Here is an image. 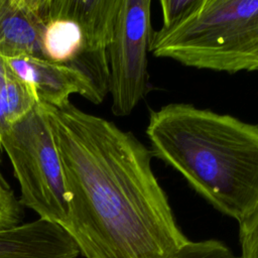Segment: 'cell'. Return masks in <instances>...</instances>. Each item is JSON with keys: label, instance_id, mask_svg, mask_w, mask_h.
Masks as SVG:
<instances>
[{"label": "cell", "instance_id": "cell-1", "mask_svg": "<svg viewBox=\"0 0 258 258\" xmlns=\"http://www.w3.org/2000/svg\"><path fill=\"white\" fill-rule=\"evenodd\" d=\"M69 190L63 231L85 258H170L189 240L135 134L71 101L39 103Z\"/></svg>", "mask_w": 258, "mask_h": 258}, {"label": "cell", "instance_id": "cell-11", "mask_svg": "<svg viewBox=\"0 0 258 258\" xmlns=\"http://www.w3.org/2000/svg\"><path fill=\"white\" fill-rule=\"evenodd\" d=\"M1 150L0 147V230H4L23 223L24 208L3 175L1 170Z\"/></svg>", "mask_w": 258, "mask_h": 258}, {"label": "cell", "instance_id": "cell-3", "mask_svg": "<svg viewBox=\"0 0 258 258\" xmlns=\"http://www.w3.org/2000/svg\"><path fill=\"white\" fill-rule=\"evenodd\" d=\"M150 52L198 70L258 72V0H197L177 23L153 31Z\"/></svg>", "mask_w": 258, "mask_h": 258}, {"label": "cell", "instance_id": "cell-10", "mask_svg": "<svg viewBox=\"0 0 258 258\" xmlns=\"http://www.w3.org/2000/svg\"><path fill=\"white\" fill-rule=\"evenodd\" d=\"M39 102L30 87L0 53V139L6 129Z\"/></svg>", "mask_w": 258, "mask_h": 258}, {"label": "cell", "instance_id": "cell-9", "mask_svg": "<svg viewBox=\"0 0 258 258\" xmlns=\"http://www.w3.org/2000/svg\"><path fill=\"white\" fill-rule=\"evenodd\" d=\"M43 0H9L0 18V53L41 57Z\"/></svg>", "mask_w": 258, "mask_h": 258}, {"label": "cell", "instance_id": "cell-5", "mask_svg": "<svg viewBox=\"0 0 258 258\" xmlns=\"http://www.w3.org/2000/svg\"><path fill=\"white\" fill-rule=\"evenodd\" d=\"M0 147L18 181L22 207L63 230L69 218V190L55 138L39 103L6 129Z\"/></svg>", "mask_w": 258, "mask_h": 258}, {"label": "cell", "instance_id": "cell-7", "mask_svg": "<svg viewBox=\"0 0 258 258\" xmlns=\"http://www.w3.org/2000/svg\"><path fill=\"white\" fill-rule=\"evenodd\" d=\"M7 59L14 72L33 91L39 103L60 106L70 101V96L74 94L96 105L104 101L88 78L68 66L36 56Z\"/></svg>", "mask_w": 258, "mask_h": 258}, {"label": "cell", "instance_id": "cell-14", "mask_svg": "<svg viewBox=\"0 0 258 258\" xmlns=\"http://www.w3.org/2000/svg\"><path fill=\"white\" fill-rule=\"evenodd\" d=\"M197 0H161L162 23L160 29H166L177 23L194 7Z\"/></svg>", "mask_w": 258, "mask_h": 258}, {"label": "cell", "instance_id": "cell-8", "mask_svg": "<svg viewBox=\"0 0 258 258\" xmlns=\"http://www.w3.org/2000/svg\"><path fill=\"white\" fill-rule=\"evenodd\" d=\"M80 251L58 226L36 219L0 230V258H77Z\"/></svg>", "mask_w": 258, "mask_h": 258}, {"label": "cell", "instance_id": "cell-2", "mask_svg": "<svg viewBox=\"0 0 258 258\" xmlns=\"http://www.w3.org/2000/svg\"><path fill=\"white\" fill-rule=\"evenodd\" d=\"M152 156L221 214L241 221L258 201V124L188 103L152 110Z\"/></svg>", "mask_w": 258, "mask_h": 258}, {"label": "cell", "instance_id": "cell-12", "mask_svg": "<svg viewBox=\"0 0 258 258\" xmlns=\"http://www.w3.org/2000/svg\"><path fill=\"white\" fill-rule=\"evenodd\" d=\"M170 258H235L232 250L215 239L188 241Z\"/></svg>", "mask_w": 258, "mask_h": 258}, {"label": "cell", "instance_id": "cell-13", "mask_svg": "<svg viewBox=\"0 0 258 258\" xmlns=\"http://www.w3.org/2000/svg\"><path fill=\"white\" fill-rule=\"evenodd\" d=\"M238 223L242 258H258V201Z\"/></svg>", "mask_w": 258, "mask_h": 258}, {"label": "cell", "instance_id": "cell-4", "mask_svg": "<svg viewBox=\"0 0 258 258\" xmlns=\"http://www.w3.org/2000/svg\"><path fill=\"white\" fill-rule=\"evenodd\" d=\"M119 0H43L41 57L83 74L109 95L108 46Z\"/></svg>", "mask_w": 258, "mask_h": 258}, {"label": "cell", "instance_id": "cell-15", "mask_svg": "<svg viewBox=\"0 0 258 258\" xmlns=\"http://www.w3.org/2000/svg\"><path fill=\"white\" fill-rule=\"evenodd\" d=\"M8 1L9 0H0V18L3 15V13L5 12L7 5H8Z\"/></svg>", "mask_w": 258, "mask_h": 258}, {"label": "cell", "instance_id": "cell-6", "mask_svg": "<svg viewBox=\"0 0 258 258\" xmlns=\"http://www.w3.org/2000/svg\"><path fill=\"white\" fill-rule=\"evenodd\" d=\"M151 0H119L108 46L109 95L115 116L130 115L149 91Z\"/></svg>", "mask_w": 258, "mask_h": 258}]
</instances>
